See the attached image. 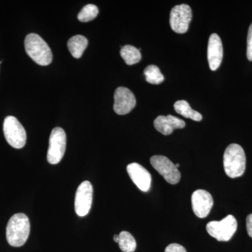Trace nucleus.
I'll return each instance as SVG.
<instances>
[{
  "label": "nucleus",
  "mask_w": 252,
  "mask_h": 252,
  "mask_svg": "<svg viewBox=\"0 0 252 252\" xmlns=\"http://www.w3.org/2000/svg\"><path fill=\"white\" fill-rule=\"evenodd\" d=\"M31 223L25 214L18 213L11 217L6 226V239L12 247L23 246L29 237Z\"/></svg>",
  "instance_id": "f257e3e1"
},
{
  "label": "nucleus",
  "mask_w": 252,
  "mask_h": 252,
  "mask_svg": "<svg viewBox=\"0 0 252 252\" xmlns=\"http://www.w3.org/2000/svg\"><path fill=\"white\" fill-rule=\"evenodd\" d=\"M223 167L230 178L241 177L246 169V156L241 146L231 144L225 149L223 154Z\"/></svg>",
  "instance_id": "f03ea898"
},
{
  "label": "nucleus",
  "mask_w": 252,
  "mask_h": 252,
  "mask_svg": "<svg viewBox=\"0 0 252 252\" xmlns=\"http://www.w3.org/2000/svg\"><path fill=\"white\" fill-rule=\"evenodd\" d=\"M25 49L32 60L39 65H49L52 62L53 54L51 49L38 34L31 33L26 36Z\"/></svg>",
  "instance_id": "7ed1b4c3"
},
{
  "label": "nucleus",
  "mask_w": 252,
  "mask_h": 252,
  "mask_svg": "<svg viewBox=\"0 0 252 252\" xmlns=\"http://www.w3.org/2000/svg\"><path fill=\"white\" fill-rule=\"evenodd\" d=\"M238 228V222L233 215H228L220 220H212L206 225L207 233L218 241H229Z\"/></svg>",
  "instance_id": "20e7f679"
},
{
  "label": "nucleus",
  "mask_w": 252,
  "mask_h": 252,
  "mask_svg": "<svg viewBox=\"0 0 252 252\" xmlns=\"http://www.w3.org/2000/svg\"><path fill=\"white\" fill-rule=\"evenodd\" d=\"M3 130L6 142L15 149H21L26 145L27 135L26 130L16 117L5 118Z\"/></svg>",
  "instance_id": "39448f33"
},
{
  "label": "nucleus",
  "mask_w": 252,
  "mask_h": 252,
  "mask_svg": "<svg viewBox=\"0 0 252 252\" xmlns=\"http://www.w3.org/2000/svg\"><path fill=\"white\" fill-rule=\"evenodd\" d=\"M67 145L65 132L61 127L53 129L49 138V147L48 149L47 160L50 164L59 163L64 157Z\"/></svg>",
  "instance_id": "423d86ee"
},
{
  "label": "nucleus",
  "mask_w": 252,
  "mask_h": 252,
  "mask_svg": "<svg viewBox=\"0 0 252 252\" xmlns=\"http://www.w3.org/2000/svg\"><path fill=\"white\" fill-rule=\"evenodd\" d=\"M150 162L154 168L162 176L167 183L177 185L181 180V174L175 164L164 156H154Z\"/></svg>",
  "instance_id": "0eeeda50"
},
{
  "label": "nucleus",
  "mask_w": 252,
  "mask_h": 252,
  "mask_svg": "<svg viewBox=\"0 0 252 252\" xmlns=\"http://www.w3.org/2000/svg\"><path fill=\"white\" fill-rule=\"evenodd\" d=\"M191 19L192 10L188 4L177 5L170 12V27L175 32L183 34L188 31Z\"/></svg>",
  "instance_id": "6e6552de"
},
{
  "label": "nucleus",
  "mask_w": 252,
  "mask_h": 252,
  "mask_svg": "<svg viewBox=\"0 0 252 252\" xmlns=\"http://www.w3.org/2000/svg\"><path fill=\"white\" fill-rule=\"evenodd\" d=\"M94 189L89 181L83 182L77 188L74 200V209L78 216L85 217L90 212Z\"/></svg>",
  "instance_id": "1a4fd4ad"
},
{
  "label": "nucleus",
  "mask_w": 252,
  "mask_h": 252,
  "mask_svg": "<svg viewBox=\"0 0 252 252\" xmlns=\"http://www.w3.org/2000/svg\"><path fill=\"white\" fill-rule=\"evenodd\" d=\"M114 110L119 115H125L135 108V95L127 88H118L114 93Z\"/></svg>",
  "instance_id": "9d476101"
},
{
  "label": "nucleus",
  "mask_w": 252,
  "mask_h": 252,
  "mask_svg": "<svg viewBox=\"0 0 252 252\" xmlns=\"http://www.w3.org/2000/svg\"><path fill=\"white\" fill-rule=\"evenodd\" d=\"M191 204L195 216L199 218H205L213 207V198L211 194L207 190L198 189L192 194Z\"/></svg>",
  "instance_id": "9b49d317"
},
{
  "label": "nucleus",
  "mask_w": 252,
  "mask_h": 252,
  "mask_svg": "<svg viewBox=\"0 0 252 252\" xmlns=\"http://www.w3.org/2000/svg\"><path fill=\"white\" fill-rule=\"evenodd\" d=\"M127 171L131 180L140 190L148 192L150 190L152 175L142 165L132 162L127 165Z\"/></svg>",
  "instance_id": "f8f14e48"
},
{
  "label": "nucleus",
  "mask_w": 252,
  "mask_h": 252,
  "mask_svg": "<svg viewBox=\"0 0 252 252\" xmlns=\"http://www.w3.org/2000/svg\"><path fill=\"white\" fill-rule=\"evenodd\" d=\"M223 55V45L220 38L218 34L214 33L209 38L207 46V59L211 70H217L220 67Z\"/></svg>",
  "instance_id": "ddd939ff"
},
{
  "label": "nucleus",
  "mask_w": 252,
  "mask_h": 252,
  "mask_svg": "<svg viewBox=\"0 0 252 252\" xmlns=\"http://www.w3.org/2000/svg\"><path fill=\"white\" fill-rule=\"evenodd\" d=\"M154 127L164 135H169L175 129H182L186 126L185 121L172 115L159 116L154 122Z\"/></svg>",
  "instance_id": "4468645a"
},
{
  "label": "nucleus",
  "mask_w": 252,
  "mask_h": 252,
  "mask_svg": "<svg viewBox=\"0 0 252 252\" xmlns=\"http://www.w3.org/2000/svg\"><path fill=\"white\" fill-rule=\"evenodd\" d=\"M89 41L85 36L75 35L71 37L67 42L68 49L73 57L80 59L87 47Z\"/></svg>",
  "instance_id": "2eb2a0df"
},
{
  "label": "nucleus",
  "mask_w": 252,
  "mask_h": 252,
  "mask_svg": "<svg viewBox=\"0 0 252 252\" xmlns=\"http://www.w3.org/2000/svg\"><path fill=\"white\" fill-rule=\"evenodd\" d=\"M174 108L177 114H180L187 119H192L195 122H200L203 119V116L197 111L192 109L187 101H177L174 104Z\"/></svg>",
  "instance_id": "dca6fc26"
},
{
  "label": "nucleus",
  "mask_w": 252,
  "mask_h": 252,
  "mask_svg": "<svg viewBox=\"0 0 252 252\" xmlns=\"http://www.w3.org/2000/svg\"><path fill=\"white\" fill-rule=\"evenodd\" d=\"M121 56L125 61L126 64L128 65H132L136 63H138L142 59L140 51L131 45L123 46L121 49Z\"/></svg>",
  "instance_id": "f3484780"
},
{
  "label": "nucleus",
  "mask_w": 252,
  "mask_h": 252,
  "mask_svg": "<svg viewBox=\"0 0 252 252\" xmlns=\"http://www.w3.org/2000/svg\"><path fill=\"white\" fill-rule=\"evenodd\" d=\"M119 235V246L123 252H134L135 251L137 243L135 239L129 232H121Z\"/></svg>",
  "instance_id": "a211bd4d"
},
{
  "label": "nucleus",
  "mask_w": 252,
  "mask_h": 252,
  "mask_svg": "<svg viewBox=\"0 0 252 252\" xmlns=\"http://www.w3.org/2000/svg\"><path fill=\"white\" fill-rule=\"evenodd\" d=\"M146 81L149 84H160L164 81L163 74L160 72V69L154 64H150L145 68L144 71Z\"/></svg>",
  "instance_id": "6ab92c4d"
},
{
  "label": "nucleus",
  "mask_w": 252,
  "mask_h": 252,
  "mask_svg": "<svg viewBox=\"0 0 252 252\" xmlns=\"http://www.w3.org/2000/svg\"><path fill=\"white\" fill-rule=\"evenodd\" d=\"M99 10L97 6L94 4H87L81 10L78 14V20L81 22H89L98 15Z\"/></svg>",
  "instance_id": "aec40b11"
},
{
  "label": "nucleus",
  "mask_w": 252,
  "mask_h": 252,
  "mask_svg": "<svg viewBox=\"0 0 252 252\" xmlns=\"http://www.w3.org/2000/svg\"><path fill=\"white\" fill-rule=\"evenodd\" d=\"M247 57H248L249 61H252V23L248 31Z\"/></svg>",
  "instance_id": "412c9836"
},
{
  "label": "nucleus",
  "mask_w": 252,
  "mask_h": 252,
  "mask_svg": "<svg viewBox=\"0 0 252 252\" xmlns=\"http://www.w3.org/2000/svg\"><path fill=\"white\" fill-rule=\"evenodd\" d=\"M165 252H187L186 249L181 245L172 243L165 248Z\"/></svg>",
  "instance_id": "4be33fe9"
},
{
  "label": "nucleus",
  "mask_w": 252,
  "mask_h": 252,
  "mask_svg": "<svg viewBox=\"0 0 252 252\" xmlns=\"http://www.w3.org/2000/svg\"><path fill=\"white\" fill-rule=\"evenodd\" d=\"M247 230L248 235L252 238V214L249 215L246 220Z\"/></svg>",
  "instance_id": "5701e85b"
},
{
  "label": "nucleus",
  "mask_w": 252,
  "mask_h": 252,
  "mask_svg": "<svg viewBox=\"0 0 252 252\" xmlns=\"http://www.w3.org/2000/svg\"><path fill=\"white\" fill-rule=\"evenodd\" d=\"M114 240L115 243H119V235H115L114 236Z\"/></svg>",
  "instance_id": "b1692460"
},
{
  "label": "nucleus",
  "mask_w": 252,
  "mask_h": 252,
  "mask_svg": "<svg viewBox=\"0 0 252 252\" xmlns=\"http://www.w3.org/2000/svg\"><path fill=\"white\" fill-rule=\"evenodd\" d=\"M175 166H176V167H177V168H178V167L180 166V165L179 163H177V164H175Z\"/></svg>",
  "instance_id": "393cba45"
}]
</instances>
